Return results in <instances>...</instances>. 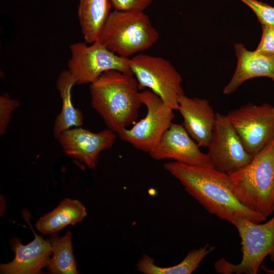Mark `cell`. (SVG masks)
Returning <instances> with one entry per match:
<instances>
[{
    "mask_svg": "<svg viewBox=\"0 0 274 274\" xmlns=\"http://www.w3.org/2000/svg\"><path fill=\"white\" fill-rule=\"evenodd\" d=\"M164 169L177 179L187 193L196 199L210 213L233 225L241 217L255 223L266 218L252 211L237 199L232 188L230 176L214 167L187 165L170 161Z\"/></svg>",
    "mask_w": 274,
    "mask_h": 274,
    "instance_id": "obj_1",
    "label": "cell"
},
{
    "mask_svg": "<svg viewBox=\"0 0 274 274\" xmlns=\"http://www.w3.org/2000/svg\"><path fill=\"white\" fill-rule=\"evenodd\" d=\"M133 76L111 70L90 84L91 107L116 133L135 123L143 105Z\"/></svg>",
    "mask_w": 274,
    "mask_h": 274,
    "instance_id": "obj_2",
    "label": "cell"
},
{
    "mask_svg": "<svg viewBox=\"0 0 274 274\" xmlns=\"http://www.w3.org/2000/svg\"><path fill=\"white\" fill-rule=\"evenodd\" d=\"M229 175L241 203L266 218L274 212V139L247 166Z\"/></svg>",
    "mask_w": 274,
    "mask_h": 274,
    "instance_id": "obj_3",
    "label": "cell"
},
{
    "mask_svg": "<svg viewBox=\"0 0 274 274\" xmlns=\"http://www.w3.org/2000/svg\"><path fill=\"white\" fill-rule=\"evenodd\" d=\"M157 30L144 11L114 10L98 40L109 50L126 58L146 50L159 39Z\"/></svg>",
    "mask_w": 274,
    "mask_h": 274,
    "instance_id": "obj_4",
    "label": "cell"
},
{
    "mask_svg": "<svg viewBox=\"0 0 274 274\" xmlns=\"http://www.w3.org/2000/svg\"><path fill=\"white\" fill-rule=\"evenodd\" d=\"M241 239L242 259L234 264L222 258L214 264L216 270L223 274H256L268 255L274 262V216L263 224L238 217L234 221Z\"/></svg>",
    "mask_w": 274,
    "mask_h": 274,
    "instance_id": "obj_5",
    "label": "cell"
},
{
    "mask_svg": "<svg viewBox=\"0 0 274 274\" xmlns=\"http://www.w3.org/2000/svg\"><path fill=\"white\" fill-rule=\"evenodd\" d=\"M130 64L140 89H150L174 110H178L179 98L184 94L182 79L168 60L139 54L130 59Z\"/></svg>",
    "mask_w": 274,
    "mask_h": 274,
    "instance_id": "obj_6",
    "label": "cell"
},
{
    "mask_svg": "<svg viewBox=\"0 0 274 274\" xmlns=\"http://www.w3.org/2000/svg\"><path fill=\"white\" fill-rule=\"evenodd\" d=\"M140 96L147 108L146 116L132 128H125L117 134L122 141L149 153L173 123L175 114L172 108L150 90L140 92Z\"/></svg>",
    "mask_w": 274,
    "mask_h": 274,
    "instance_id": "obj_7",
    "label": "cell"
},
{
    "mask_svg": "<svg viewBox=\"0 0 274 274\" xmlns=\"http://www.w3.org/2000/svg\"><path fill=\"white\" fill-rule=\"evenodd\" d=\"M70 50L68 70L75 78L76 84H90L111 70L133 75L130 59L111 51L98 40L89 46L85 42L72 44Z\"/></svg>",
    "mask_w": 274,
    "mask_h": 274,
    "instance_id": "obj_8",
    "label": "cell"
},
{
    "mask_svg": "<svg viewBox=\"0 0 274 274\" xmlns=\"http://www.w3.org/2000/svg\"><path fill=\"white\" fill-rule=\"evenodd\" d=\"M274 107L248 104L226 115L248 153L254 156L274 139Z\"/></svg>",
    "mask_w": 274,
    "mask_h": 274,
    "instance_id": "obj_9",
    "label": "cell"
},
{
    "mask_svg": "<svg viewBox=\"0 0 274 274\" xmlns=\"http://www.w3.org/2000/svg\"><path fill=\"white\" fill-rule=\"evenodd\" d=\"M213 166L228 175L247 166L254 156L245 149L227 116L216 113L212 136L208 147Z\"/></svg>",
    "mask_w": 274,
    "mask_h": 274,
    "instance_id": "obj_10",
    "label": "cell"
},
{
    "mask_svg": "<svg viewBox=\"0 0 274 274\" xmlns=\"http://www.w3.org/2000/svg\"><path fill=\"white\" fill-rule=\"evenodd\" d=\"M116 139V133L109 128L95 133L80 127L67 129L57 138L66 155L90 169L96 167L99 153L110 149Z\"/></svg>",
    "mask_w": 274,
    "mask_h": 274,
    "instance_id": "obj_11",
    "label": "cell"
},
{
    "mask_svg": "<svg viewBox=\"0 0 274 274\" xmlns=\"http://www.w3.org/2000/svg\"><path fill=\"white\" fill-rule=\"evenodd\" d=\"M192 139L183 125L173 123L149 154L156 160L173 159L187 165L213 167L209 154L202 152Z\"/></svg>",
    "mask_w": 274,
    "mask_h": 274,
    "instance_id": "obj_12",
    "label": "cell"
},
{
    "mask_svg": "<svg viewBox=\"0 0 274 274\" xmlns=\"http://www.w3.org/2000/svg\"><path fill=\"white\" fill-rule=\"evenodd\" d=\"M25 219L30 225L34 234V239L28 244L23 245L18 238L10 240V245L15 255L10 262L0 265L1 273L37 274L47 265L50 256L52 253L49 239L39 236L32 228L25 215Z\"/></svg>",
    "mask_w": 274,
    "mask_h": 274,
    "instance_id": "obj_13",
    "label": "cell"
},
{
    "mask_svg": "<svg viewBox=\"0 0 274 274\" xmlns=\"http://www.w3.org/2000/svg\"><path fill=\"white\" fill-rule=\"evenodd\" d=\"M178 110L183 118V126L199 147H208L216 121V113L208 100L184 94L178 100Z\"/></svg>",
    "mask_w": 274,
    "mask_h": 274,
    "instance_id": "obj_14",
    "label": "cell"
},
{
    "mask_svg": "<svg viewBox=\"0 0 274 274\" xmlns=\"http://www.w3.org/2000/svg\"><path fill=\"white\" fill-rule=\"evenodd\" d=\"M237 66L232 78L223 92L230 94L246 81L255 77H266L274 80V55L256 50H247L241 43L234 45Z\"/></svg>",
    "mask_w": 274,
    "mask_h": 274,
    "instance_id": "obj_15",
    "label": "cell"
},
{
    "mask_svg": "<svg viewBox=\"0 0 274 274\" xmlns=\"http://www.w3.org/2000/svg\"><path fill=\"white\" fill-rule=\"evenodd\" d=\"M76 84V80L68 70H63L56 80V88L62 101L60 113L55 118L53 133L57 139L63 131L73 127H80L83 123L81 111L74 107L72 100L71 90Z\"/></svg>",
    "mask_w": 274,
    "mask_h": 274,
    "instance_id": "obj_16",
    "label": "cell"
},
{
    "mask_svg": "<svg viewBox=\"0 0 274 274\" xmlns=\"http://www.w3.org/2000/svg\"><path fill=\"white\" fill-rule=\"evenodd\" d=\"M112 8L110 0H80L78 17L85 42L98 40Z\"/></svg>",
    "mask_w": 274,
    "mask_h": 274,
    "instance_id": "obj_17",
    "label": "cell"
},
{
    "mask_svg": "<svg viewBox=\"0 0 274 274\" xmlns=\"http://www.w3.org/2000/svg\"><path fill=\"white\" fill-rule=\"evenodd\" d=\"M86 215V209L81 202L65 198L54 210L41 217L36 226L42 233L51 235L67 225L81 222Z\"/></svg>",
    "mask_w": 274,
    "mask_h": 274,
    "instance_id": "obj_18",
    "label": "cell"
},
{
    "mask_svg": "<svg viewBox=\"0 0 274 274\" xmlns=\"http://www.w3.org/2000/svg\"><path fill=\"white\" fill-rule=\"evenodd\" d=\"M209 244L188 252L180 263L170 267H162L156 265L153 258L144 255L136 264L138 271L145 274H190L199 266L202 260L215 250Z\"/></svg>",
    "mask_w": 274,
    "mask_h": 274,
    "instance_id": "obj_19",
    "label": "cell"
},
{
    "mask_svg": "<svg viewBox=\"0 0 274 274\" xmlns=\"http://www.w3.org/2000/svg\"><path fill=\"white\" fill-rule=\"evenodd\" d=\"M48 239L53 253L46 266L48 271L53 274L78 273L73 254L72 233L67 231L63 236L53 234Z\"/></svg>",
    "mask_w": 274,
    "mask_h": 274,
    "instance_id": "obj_20",
    "label": "cell"
},
{
    "mask_svg": "<svg viewBox=\"0 0 274 274\" xmlns=\"http://www.w3.org/2000/svg\"><path fill=\"white\" fill-rule=\"evenodd\" d=\"M250 8L261 25L274 26V7L257 0H239Z\"/></svg>",
    "mask_w": 274,
    "mask_h": 274,
    "instance_id": "obj_21",
    "label": "cell"
},
{
    "mask_svg": "<svg viewBox=\"0 0 274 274\" xmlns=\"http://www.w3.org/2000/svg\"><path fill=\"white\" fill-rule=\"evenodd\" d=\"M20 105L17 99H12L7 93L0 96V134L6 133L13 112Z\"/></svg>",
    "mask_w": 274,
    "mask_h": 274,
    "instance_id": "obj_22",
    "label": "cell"
},
{
    "mask_svg": "<svg viewBox=\"0 0 274 274\" xmlns=\"http://www.w3.org/2000/svg\"><path fill=\"white\" fill-rule=\"evenodd\" d=\"M155 0H110L114 10L144 11Z\"/></svg>",
    "mask_w": 274,
    "mask_h": 274,
    "instance_id": "obj_23",
    "label": "cell"
},
{
    "mask_svg": "<svg viewBox=\"0 0 274 274\" xmlns=\"http://www.w3.org/2000/svg\"><path fill=\"white\" fill-rule=\"evenodd\" d=\"M261 26L262 36L255 50L274 55V26Z\"/></svg>",
    "mask_w": 274,
    "mask_h": 274,
    "instance_id": "obj_24",
    "label": "cell"
},
{
    "mask_svg": "<svg viewBox=\"0 0 274 274\" xmlns=\"http://www.w3.org/2000/svg\"><path fill=\"white\" fill-rule=\"evenodd\" d=\"M261 268L268 274H274V269H269L264 265H260Z\"/></svg>",
    "mask_w": 274,
    "mask_h": 274,
    "instance_id": "obj_25",
    "label": "cell"
},
{
    "mask_svg": "<svg viewBox=\"0 0 274 274\" xmlns=\"http://www.w3.org/2000/svg\"><path fill=\"white\" fill-rule=\"evenodd\" d=\"M273 81H274V80H273ZM273 111H274V108H273Z\"/></svg>",
    "mask_w": 274,
    "mask_h": 274,
    "instance_id": "obj_26",
    "label": "cell"
}]
</instances>
